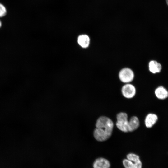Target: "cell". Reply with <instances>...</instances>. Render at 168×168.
I'll return each instance as SVG.
<instances>
[{
    "label": "cell",
    "instance_id": "obj_1",
    "mask_svg": "<svg viewBox=\"0 0 168 168\" xmlns=\"http://www.w3.org/2000/svg\"><path fill=\"white\" fill-rule=\"evenodd\" d=\"M96 126L93 133L95 138L98 141H104L108 139L111 135L114 123L109 118L102 116L97 119Z\"/></svg>",
    "mask_w": 168,
    "mask_h": 168
},
{
    "label": "cell",
    "instance_id": "obj_2",
    "mask_svg": "<svg viewBox=\"0 0 168 168\" xmlns=\"http://www.w3.org/2000/svg\"><path fill=\"white\" fill-rule=\"evenodd\" d=\"M117 120L116 125L119 130L124 132H129V121L126 113L124 112L118 113L117 116Z\"/></svg>",
    "mask_w": 168,
    "mask_h": 168
},
{
    "label": "cell",
    "instance_id": "obj_3",
    "mask_svg": "<svg viewBox=\"0 0 168 168\" xmlns=\"http://www.w3.org/2000/svg\"><path fill=\"white\" fill-rule=\"evenodd\" d=\"M134 73L131 69L125 68L122 69L119 72V77L120 80L125 83H129L134 78Z\"/></svg>",
    "mask_w": 168,
    "mask_h": 168
},
{
    "label": "cell",
    "instance_id": "obj_4",
    "mask_svg": "<svg viewBox=\"0 0 168 168\" xmlns=\"http://www.w3.org/2000/svg\"><path fill=\"white\" fill-rule=\"evenodd\" d=\"M123 96L127 98H131L135 95L136 90L135 86L129 83H126L121 89Z\"/></svg>",
    "mask_w": 168,
    "mask_h": 168
},
{
    "label": "cell",
    "instance_id": "obj_5",
    "mask_svg": "<svg viewBox=\"0 0 168 168\" xmlns=\"http://www.w3.org/2000/svg\"><path fill=\"white\" fill-rule=\"evenodd\" d=\"M148 68L150 72L153 74L160 73L162 69L161 64L155 60H151L148 63Z\"/></svg>",
    "mask_w": 168,
    "mask_h": 168
},
{
    "label": "cell",
    "instance_id": "obj_6",
    "mask_svg": "<svg viewBox=\"0 0 168 168\" xmlns=\"http://www.w3.org/2000/svg\"><path fill=\"white\" fill-rule=\"evenodd\" d=\"M154 92L156 97L159 100H165L168 97V91L162 86L157 87Z\"/></svg>",
    "mask_w": 168,
    "mask_h": 168
},
{
    "label": "cell",
    "instance_id": "obj_7",
    "mask_svg": "<svg viewBox=\"0 0 168 168\" xmlns=\"http://www.w3.org/2000/svg\"><path fill=\"white\" fill-rule=\"evenodd\" d=\"M158 119V116L156 114L149 113L147 115L145 120L146 127L148 128H152L156 123Z\"/></svg>",
    "mask_w": 168,
    "mask_h": 168
},
{
    "label": "cell",
    "instance_id": "obj_8",
    "mask_svg": "<svg viewBox=\"0 0 168 168\" xmlns=\"http://www.w3.org/2000/svg\"><path fill=\"white\" fill-rule=\"evenodd\" d=\"M110 166V162L103 158H99L96 159L93 164L94 168H109Z\"/></svg>",
    "mask_w": 168,
    "mask_h": 168
},
{
    "label": "cell",
    "instance_id": "obj_9",
    "mask_svg": "<svg viewBox=\"0 0 168 168\" xmlns=\"http://www.w3.org/2000/svg\"><path fill=\"white\" fill-rule=\"evenodd\" d=\"M123 165L125 168H142V163L139 161L135 162L128 159H124L123 161Z\"/></svg>",
    "mask_w": 168,
    "mask_h": 168
},
{
    "label": "cell",
    "instance_id": "obj_10",
    "mask_svg": "<svg viewBox=\"0 0 168 168\" xmlns=\"http://www.w3.org/2000/svg\"><path fill=\"white\" fill-rule=\"evenodd\" d=\"M139 126V121L137 117H132L129 121V132H132L137 129Z\"/></svg>",
    "mask_w": 168,
    "mask_h": 168
},
{
    "label": "cell",
    "instance_id": "obj_11",
    "mask_svg": "<svg viewBox=\"0 0 168 168\" xmlns=\"http://www.w3.org/2000/svg\"><path fill=\"white\" fill-rule=\"evenodd\" d=\"M89 37L86 35H80L78 38V42L80 45L84 48L87 47L90 44Z\"/></svg>",
    "mask_w": 168,
    "mask_h": 168
},
{
    "label": "cell",
    "instance_id": "obj_12",
    "mask_svg": "<svg viewBox=\"0 0 168 168\" xmlns=\"http://www.w3.org/2000/svg\"><path fill=\"white\" fill-rule=\"evenodd\" d=\"M127 159L135 162L140 161L139 157L138 155L133 153H130L127 156Z\"/></svg>",
    "mask_w": 168,
    "mask_h": 168
},
{
    "label": "cell",
    "instance_id": "obj_13",
    "mask_svg": "<svg viewBox=\"0 0 168 168\" xmlns=\"http://www.w3.org/2000/svg\"><path fill=\"white\" fill-rule=\"evenodd\" d=\"M7 12V9L5 6L0 3V17L5 16Z\"/></svg>",
    "mask_w": 168,
    "mask_h": 168
},
{
    "label": "cell",
    "instance_id": "obj_14",
    "mask_svg": "<svg viewBox=\"0 0 168 168\" xmlns=\"http://www.w3.org/2000/svg\"><path fill=\"white\" fill-rule=\"evenodd\" d=\"M1 26H2V23H1V21H0V28L1 27Z\"/></svg>",
    "mask_w": 168,
    "mask_h": 168
},
{
    "label": "cell",
    "instance_id": "obj_15",
    "mask_svg": "<svg viewBox=\"0 0 168 168\" xmlns=\"http://www.w3.org/2000/svg\"><path fill=\"white\" fill-rule=\"evenodd\" d=\"M166 2L167 4L168 5V0H166Z\"/></svg>",
    "mask_w": 168,
    "mask_h": 168
}]
</instances>
